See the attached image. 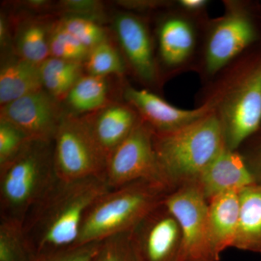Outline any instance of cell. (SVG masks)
<instances>
[{
	"label": "cell",
	"mask_w": 261,
	"mask_h": 261,
	"mask_svg": "<svg viewBox=\"0 0 261 261\" xmlns=\"http://www.w3.org/2000/svg\"><path fill=\"white\" fill-rule=\"evenodd\" d=\"M109 190L100 178L58 179L31 207L22 223L34 256L75 247L87 211Z\"/></svg>",
	"instance_id": "cell-1"
},
{
	"label": "cell",
	"mask_w": 261,
	"mask_h": 261,
	"mask_svg": "<svg viewBox=\"0 0 261 261\" xmlns=\"http://www.w3.org/2000/svg\"><path fill=\"white\" fill-rule=\"evenodd\" d=\"M153 142L160 166L172 191L195 183L226 147L221 119L213 112L178 129L154 130Z\"/></svg>",
	"instance_id": "cell-2"
},
{
	"label": "cell",
	"mask_w": 261,
	"mask_h": 261,
	"mask_svg": "<svg viewBox=\"0 0 261 261\" xmlns=\"http://www.w3.org/2000/svg\"><path fill=\"white\" fill-rule=\"evenodd\" d=\"M171 192L143 180L108 190L87 211L75 247L130 232Z\"/></svg>",
	"instance_id": "cell-3"
},
{
	"label": "cell",
	"mask_w": 261,
	"mask_h": 261,
	"mask_svg": "<svg viewBox=\"0 0 261 261\" xmlns=\"http://www.w3.org/2000/svg\"><path fill=\"white\" fill-rule=\"evenodd\" d=\"M58 178L53 142L33 140L0 167V220L23 223L24 218Z\"/></svg>",
	"instance_id": "cell-4"
},
{
	"label": "cell",
	"mask_w": 261,
	"mask_h": 261,
	"mask_svg": "<svg viewBox=\"0 0 261 261\" xmlns=\"http://www.w3.org/2000/svg\"><path fill=\"white\" fill-rule=\"evenodd\" d=\"M53 158L59 179L98 178L105 181L107 157L82 116L65 113L53 141Z\"/></svg>",
	"instance_id": "cell-5"
},
{
	"label": "cell",
	"mask_w": 261,
	"mask_h": 261,
	"mask_svg": "<svg viewBox=\"0 0 261 261\" xmlns=\"http://www.w3.org/2000/svg\"><path fill=\"white\" fill-rule=\"evenodd\" d=\"M154 130L141 118L140 122L108 159L105 181L116 189L137 181H147L172 191L154 150Z\"/></svg>",
	"instance_id": "cell-6"
},
{
	"label": "cell",
	"mask_w": 261,
	"mask_h": 261,
	"mask_svg": "<svg viewBox=\"0 0 261 261\" xmlns=\"http://www.w3.org/2000/svg\"><path fill=\"white\" fill-rule=\"evenodd\" d=\"M163 203L181 228L185 261H219L209 233L208 201L198 187L192 183L178 187L166 195Z\"/></svg>",
	"instance_id": "cell-7"
},
{
	"label": "cell",
	"mask_w": 261,
	"mask_h": 261,
	"mask_svg": "<svg viewBox=\"0 0 261 261\" xmlns=\"http://www.w3.org/2000/svg\"><path fill=\"white\" fill-rule=\"evenodd\" d=\"M129 235L139 261H185L181 228L163 202L147 214Z\"/></svg>",
	"instance_id": "cell-8"
},
{
	"label": "cell",
	"mask_w": 261,
	"mask_h": 261,
	"mask_svg": "<svg viewBox=\"0 0 261 261\" xmlns=\"http://www.w3.org/2000/svg\"><path fill=\"white\" fill-rule=\"evenodd\" d=\"M61 103L42 89L1 106L0 119L18 127L32 140L53 142L65 114Z\"/></svg>",
	"instance_id": "cell-9"
},
{
	"label": "cell",
	"mask_w": 261,
	"mask_h": 261,
	"mask_svg": "<svg viewBox=\"0 0 261 261\" xmlns=\"http://www.w3.org/2000/svg\"><path fill=\"white\" fill-rule=\"evenodd\" d=\"M226 145L237 150L261 125V65L233 92L220 118Z\"/></svg>",
	"instance_id": "cell-10"
},
{
	"label": "cell",
	"mask_w": 261,
	"mask_h": 261,
	"mask_svg": "<svg viewBox=\"0 0 261 261\" xmlns=\"http://www.w3.org/2000/svg\"><path fill=\"white\" fill-rule=\"evenodd\" d=\"M256 32L252 20L241 12L224 16L213 29L205 50V67L215 73L255 41Z\"/></svg>",
	"instance_id": "cell-11"
},
{
	"label": "cell",
	"mask_w": 261,
	"mask_h": 261,
	"mask_svg": "<svg viewBox=\"0 0 261 261\" xmlns=\"http://www.w3.org/2000/svg\"><path fill=\"white\" fill-rule=\"evenodd\" d=\"M123 96L127 104L132 106L140 118L157 132L178 129L211 113V108L207 105L195 110L175 107L145 89L128 87L124 89Z\"/></svg>",
	"instance_id": "cell-12"
},
{
	"label": "cell",
	"mask_w": 261,
	"mask_h": 261,
	"mask_svg": "<svg viewBox=\"0 0 261 261\" xmlns=\"http://www.w3.org/2000/svg\"><path fill=\"white\" fill-rule=\"evenodd\" d=\"M208 201L226 192H240L257 184L243 155L227 147L206 167L195 182Z\"/></svg>",
	"instance_id": "cell-13"
},
{
	"label": "cell",
	"mask_w": 261,
	"mask_h": 261,
	"mask_svg": "<svg viewBox=\"0 0 261 261\" xmlns=\"http://www.w3.org/2000/svg\"><path fill=\"white\" fill-rule=\"evenodd\" d=\"M113 27L120 47L135 74L144 82H154L157 68L145 24L136 15L123 13L117 15Z\"/></svg>",
	"instance_id": "cell-14"
},
{
	"label": "cell",
	"mask_w": 261,
	"mask_h": 261,
	"mask_svg": "<svg viewBox=\"0 0 261 261\" xmlns=\"http://www.w3.org/2000/svg\"><path fill=\"white\" fill-rule=\"evenodd\" d=\"M82 116L108 159L141 119L129 105L113 102L99 111Z\"/></svg>",
	"instance_id": "cell-15"
},
{
	"label": "cell",
	"mask_w": 261,
	"mask_h": 261,
	"mask_svg": "<svg viewBox=\"0 0 261 261\" xmlns=\"http://www.w3.org/2000/svg\"><path fill=\"white\" fill-rule=\"evenodd\" d=\"M240 215V192H226L208 200L209 233L213 250L219 260L223 252L233 247L238 233Z\"/></svg>",
	"instance_id": "cell-16"
},
{
	"label": "cell",
	"mask_w": 261,
	"mask_h": 261,
	"mask_svg": "<svg viewBox=\"0 0 261 261\" xmlns=\"http://www.w3.org/2000/svg\"><path fill=\"white\" fill-rule=\"evenodd\" d=\"M43 88L40 67L15 56L2 65L0 104L13 102Z\"/></svg>",
	"instance_id": "cell-17"
},
{
	"label": "cell",
	"mask_w": 261,
	"mask_h": 261,
	"mask_svg": "<svg viewBox=\"0 0 261 261\" xmlns=\"http://www.w3.org/2000/svg\"><path fill=\"white\" fill-rule=\"evenodd\" d=\"M53 23L46 18L20 19L13 39L15 56L38 65L48 59L50 57L49 37Z\"/></svg>",
	"instance_id": "cell-18"
},
{
	"label": "cell",
	"mask_w": 261,
	"mask_h": 261,
	"mask_svg": "<svg viewBox=\"0 0 261 261\" xmlns=\"http://www.w3.org/2000/svg\"><path fill=\"white\" fill-rule=\"evenodd\" d=\"M240 215L233 247L261 254V184L240 192Z\"/></svg>",
	"instance_id": "cell-19"
},
{
	"label": "cell",
	"mask_w": 261,
	"mask_h": 261,
	"mask_svg": "<svg viewBox=\"0 0 261 261\" xmlns=\"http://www.w3.org/2000/svg\"><path fill=\"white\" fill-rule=\"evenodd\" d=\"M195 32L191 24L180 18L163 22L159 31L161 58L166 64L177 65L188 59L195 47Z\"/></svg>",
	"instance_id": "cell-20"
},
{
	"label": "cell",
	"mask_w": 261,
	"mask_h": 261,
	"mask_svg": "<svg viewBox=\"0 0 261 261\" xmlns=\"http://www.w3.org/2000/svg\"><path fill=\"white\" fill-rule=\"evenodd\" d=\"M107 77L87 74L75 84L64 100L73 116H84L99 111L111 103Z\"/></svg>",
	"instance_id": "cell-21"
},
{
	"label": "cell",
	"mask_w": 261,
	"mask_h": 261,
	"mask_svg": "<svg viewBox=\"0 0 261 261\" xmlns=\"http://www.w3.org/2000/svg\"><path fill=\"white\" fill-rule=\"evenodd\" d=\"M40 67L43 88L58 102L65 98L75 84L84 75V63L49 57Z\"/></svg>",
	"instance_id": "cell-22"
},
{
	"label": "cell",
	"mask_w": 261,
	"mask_h": 261,
	"mask_svg": "<svg viewBox=\"0 0 261 261\" xmlns=\"http://www.w3.org/2000/svg\"><path fill=\"white\" fill-rule=\"evenodd\" d=\"M84 66L87 74L96 76H122L125 73L123 58L110 39L89 50Z\"/></svg>",
	"instance_id": "cell-23"
},
{
	"label": "cell",
	"mask_w": 261,
	"mask_h": 261,
	"mask_svg": "<svg viewBox=\"0 0 261 261\" xmlns=\"http://www.w3.org/2000/svg\"><path fill=\"white\" fill-rule=\"evenodd\" d=\"M21 223L0 220V261H34Z\"/></svg>",
	"instance_id": "cell-24"
},
{
	"label": "cell",
	"mask_w": 261,
	"mask_h": 261,
	"mask_svg": "<svg viewBox=\"0 0 261 261\" xmlns=\"http://www.w3.org/2000/svg\"><path fill=\"white\" fill-rule=\"evenodd\" d=\"M89 53V49L65 31L58 20L54 22L49 37L50 57L84 63Z\"/></svg>",
	"instance_id": "cell-25"
},
{
	"label": "cell",
	"mask_w": 261,
	"mask_h": 261,
	"mask_svg": "<svg viewBox=\"0 0 261 261\" xmlns=\"http://www.w3.org/2000/svg\"><path fill=\"white\" fill-rule=\"evenodd\" d=\"M63 28L89 49L108 40V33L101 23L79 16H65L58 20Z\"/></svg>",
	"instance_id": "cell-26"
},
{
	"label": "cell",
	"mask_w": 261,
	"mask_h": 261,
	"mask_svg": "<svg viewBox=\"0 0 261 261\" xmlns=\"http://www.w3.org/2000/svg\"><path fill=\"white\" fill-rule=\"evenodd\" d=\"M32 141L18 127L0 119V167L15 159Z\"/></svg>",
	"instance_id": "cell-27"
},
{
	"label": "cell",
	"mask_w": 261,
	"mask_h": 261,
	"mask_svg": "<svg viewBox=\"0 0 261 261\" xmlns=\"http://www.w3.org/2000/svg\"><path fill=\"white\" fill-rule=\"evenodd\" d=\"M129 233L103 240L91 261H139L130 243Z\"/></svg>",
	"instance_id": "cell-28"
},
{
	"label": "cell",
	"mask_w": 261,
	"mask_h": 261,
	"mask_svg": "<svg viewBox=\"0 0 261 261\" xmlns=\"http://www.w3.org/2000/svg\"><path fill=\"white\" fill-rule=\"evenodd\" d=\"M58 9L67 16H79L91 19L101 23L105 18L102 3L92 0H65L58 3Z\"/></svg>",
	"instance_id": "cell-29"
},
{
	"label": "cell",
	"mask_w": 261,
	"mask_h": 261,
	"mask_svg": "<svg viewBox=\"0 0 261 261\" xmlns=\"http://www.w3.org/2000/svg\"><path fill=\"white\" fill-rule=\"evenodd\" d=\"M100 243H94L73 247L63 251L36 257L34 261H91Z\"/></svg>",
	"instance_id": "cell-30"
},
{
	"label": "cell",
	"mask_w": 261,
	"mask_h": 261,
	"mask_svg": "<svg viewBox=\"0 0 261 261\" xmlns=\"http://www.w3.org/2000/svg\"><path fill=\"white\" fill-rule=\"evenodd\" d=\"M246 160L257 184H261V145L255 149L250 160Z\"/></svg>",
	"instance_id": "cell-31"
},
{
	"label": "cell",
	"mask_w": 261,
	"mask_h": 261,
	"mask_svg": "<svg viewBox=\"0 0 261 261\" xmlns=\"http://www.w3.org/2000/svg\"><path fill=\"white\" fill-rule=\"evenodd\" d=\"M11 40L13 41V38L10 36L9 23L7 21L4 15H1V19H0V43H1L2 47H8Z\"/></svg>",
	"instance_id": "cell-32"
},
{
	"label": "cell",
	"mask_w": 261,
	"mask_h": 261,
	"mask_svg": "<svg viewBox=\"0 0 261 261\" xmlns=\"http://www.w3.org/2000/svg\"><path fill=\"white\" fill-rule=\"evenodd\" d=\"M207 3L205 0H181L179 2V5L182 8L189 11H197L202 9Z\"/></svg>",
	"instance_id": "cell-33"
}]
</instances>
